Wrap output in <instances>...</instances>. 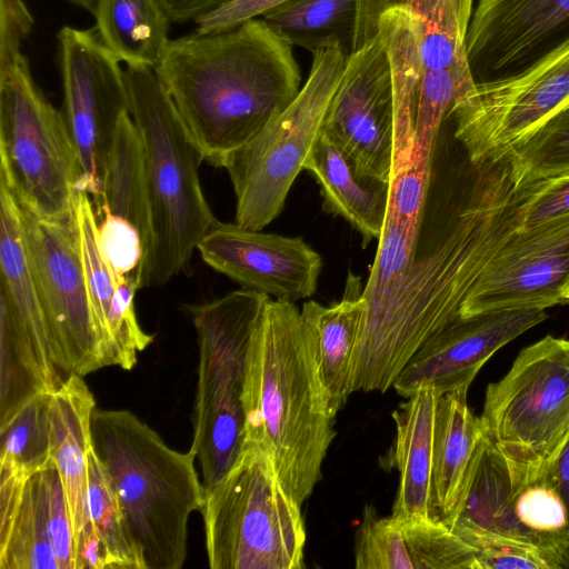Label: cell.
<instances>
[{
  "mask_svg": "<svg viewBox=\"0 0 569 569\" xmlns=\"http://www.w3.org/2000/svg\"><path fill=\"white\" fill-rule=\"evenodd\" d=\"M466 200L433 246L387 292L366 305L353 353L352 391L385 392L417 350L461 318L483 269L517 230L522 184L508 158L473 167Z\"/></svg>",
  "mask_w": 569,
  "mask_h": 569,
  "instance_id": "6da1fadb",
  "label": "cell"
},
{
  "mask_svg": "<svg viewBox=\"0 0 569 569\" xmlns=\"http://www.w3.org/2000/svg\"><path fill=\"white\" fill-rule=\"evenodd\" d=\"M154 71L213 167L254 139L302 87L293 44L262 18L171 39Z\"/></svg>",
  "mask_w": 569,
  "mask_h": 569,
  "instance_id": "7a4b0ae2",
  "label": "cell"
},
{
  "mask_svg": "<svg viewBox=\"0 0 569 569\" xmlns=\"http://www.w3.org/2000/svg\"><path fill=\"white\" fill-rule=\"evenodd\" d=\"M243 445L262 448L301 506L321 478L336 436L312 327L295 302L268 300L248 348Z\"/></svg>",
  "mask_w": 569,
  "mask_h": 569,
  "instance_id": "3957f363",
  "label": "cell"
},
{
  "mask_svg": "<svg viewBox=\"0 0 569 569\" xmlns=\"http://www.w3.org/2000/svg\"><path fill=\"white\" fill-rule=\"evenodd\" d=\"M91 436L140 568L180 569L188 520L200 510L204 491L194 452L170 448L128 410L96 407Z\"/></svg>",
  "mask_w": 569,
  "mask_h": 569,
  "instance_id": "277c9868",
  "label": "cell"
},
{
  "mask_svg": "<svg viewBox=\"0 0 569 569\" xmlns=\"http://www.w3.org/2000/svg\"><path fill=\"white\" fill-rule=\"evenodd\" d=\"M129 112L139 132L148 184L153 249L147 287L183 271L217 220L198 174L202 161L154 69H124Z\"/></svg>",
  "mask_w": 569,
  "mask_h": 569,
  "instance_id": "5b68a950",
  "label": "cell"
},
{
  "mask_svg": "<svg viewBox=\"0 0 569 569\" xmlns=\"http://www.w3.org/2000/svg\"><path fill=\"white\" fill-rule=\"evenodd\" d=\"M199 511L211 569L305 568L301 506L262 448L244 443L229 471L204 489Z\"/></svg>",
  "mask_w": 569,
  "mask_h": 569,
  "instance_id": "8992f818",
  "label": "cell"
},
{
  "mask_svg": "<svg viewBox=\"0 0 569 569\" xmlns=\"http://www.w3.org/2000/svg\"><path fill=\"white\" fill-rule=\"evenodd\" d=\"M378 34L391 70L395 177L412 164H432L440 126L475 80L465 42L411 8L383 11Z\"/></svg>",
  "mask_w": 569,
  "mask_h": 569,
  "instance_id": "52a82bcc",
  "label": "cell"
},
{
  "mask_svg": "<svg viewBox=\"0 0 569 569\" xmlns=\"http://www.w3.org/2000/svg\"><path fill=\"white\" fill-rule=\"evenodd\" d=\"M269 299L243 288L191 308L199 366L190 449L203 489L217 483L242 450L246 359Z\"/></svg>",
  "mask_w": 569,
  "mask_h": 569,
  "instance_id": "ba28073f",
  "label": "cell"
},
{
  "mask_svg": "<svg viewBox=\"0 0 569 569\" xmlns=\"http://www.w3.org/2000/svg\"><path fill=\"white\" fill-rule=\"evenodd\" d=\"M82 169L62 111L33 80L23 56L0 72V182L46 219L74 211Z\"/></svg>",
  "mask_w": 569,
  "mask_h": 569,
  "instance_id": "9c48e42d",
  "label": "cell"
},
{
  "mask_svg": "<svg viewBox=\"0 0 569 569\" xmlns=\"http://www.w3.org/2000/svg\"><path fill=\"white\" fill-rule=\"evenodd\" d=\"M479 418L516 486L540 478L569 435V340L546 336L523 348L487 387Z\"/></svg>",
  "mask_w": 569,
  "mask_h": 569,
  "instance_id": "30bf717a",
  "label": "cell"
},
{
  "mask_svg": "<svg viewBox=\"0 0 569 569\" xmlns=\"http://www.w3.org/2000/svg\"><path fill=\"white\" fill-rule=\"evenodd\" d=\"M339 46L312 52L307 81L295 100L254 139L231 153L224 168L236 194V223L260 231L282 211L313 144L347 62Z\"/></svg>",
  "mask_w": 569,
  "mask_h": 569,
  "instance_id": "8fae6325",
  "label": "cell"
},
{
  "mask_svg": "<svg viewBox=\"0 0 569 569\" xmlns=\"http://www.w3.org/2000/svg\"><path fill=\"white\" fill-rule=\"evenodd\" d=\"M18 206L53 363L66 377H83L111 366L90 298L74 211L68 218L46 219Z\"/></svg>",
  "mask_w": 569,
  "mask_h": 569,
  "instance_id": "7c38bea8",
  "label": "cell"
},
{
  "mask_svg": "<svg viewBox=\"0 0 569 569\" xmlns=\"http://www.w3.org/2000/svg\"><path fill=\"white\" fill-rule=\"evenodd\" d=\"M569 102V39L517 72L475 82L455 103L472 167L498 162Z\"/></svg>",
  "mask_w": 569,
  "mask_h": 569,
  "instance_id": "4fadbf2b",
  "label": "cell"
},
{
  "mask_svg": "<svg viewBox=\"0 0 569 569\" xmlns=\"http://www.w3.org/2000/svg\"><path fill=\"white\" fill-rule=\"evenodd\" d=\"M57 41L62 113L81 163L80 190L90 196L97 209L118 124L129 113L124 70L96 29L63 26Z\"/></svg>",
  "mask_w": 569,
  "mask_h": 569,
  "instance_id": "5bb4252c",
  "label": "cell"
},
{
  "mask_svg": "<svg viewBox=\"0 0 569 569\" xmlns=\"http://www.w3.org/2000/svg\"><path fill=\"white\" fill-rule=\"evenodd\" d=\"M322 132L351 160L359 178L390 183L395 164L393 91L379 34L348 56Z\"/></svg>",
  "mask_w": 569,
  "mask_h": 569,
  "instance_id": "9a60e30c",
  "label": "cell"
},
{
  "mask_svg": "<svg viewBox=\"0 0 569 569\" xmlns=\"http://www.w3.org/2000/svg\"><path fill=\"white\" fill-rule=\"evenodd\" d=\"M569 216L515 231L483 269L461 318L567 303Z\"/></svg>",
  "mask_w": 569,
  "mask_h": 569,
  "instance_id": "2e32d148",
  "label": "cell"
},
{
  "mask_svg": "<svg viewBox=\"0 0 569 569\" xmlns=\"http://www.w3.org/2000/svg\"><path fill=\"white\" fill-rule=\"evenodd\" d=\"M569 39V0H477L465 36L475 82L517 72Z\"/></svg>",
  "mask_w": 569,
  "mask_h": 569,
  "instance_id": "e0dca14e",
  "label": "cell"
},
{
  "mask_svg": "<svg viewBox=\"0 0 569 569\" xmlns=\"http://www.w3.org/2000/svg\"><path fill=\"white\" fill-rule=\"evenodd\" d=\"M547 317L545 309H508L459 318L423 342L392 388L403 398L423 388L440 395L469 389L495 352Z\"/></svg>",
  "mask_w": 569,
  "mask_h": 569,
  "instance_id": "ac0fdd59",
  "label": "cell"
},
{
  "mask_svg": "<svg viewBox=\"0 0 569 569\" xmlns=\"http://www.w3.org/2000/svg\"><path fill=\"white\" fill-rule=\"evenodd\" d=\"M202 260L244 289L295 302L311 297L322 259L302 238L216 220L200 240Z\"/></svg>",
  "mask_w": 569,
  "mask_h": 569,
  "instance_id": "d6986e66",
  "label": "cell"
},
{
  "mask_svg": "<svg viewBox=\"0 0 569 569\" xmlns=\"http://www.w3.org/2000/svg\"><path fill=\"white\" fill-rule=\"evenodd\" d=\"M74 218L90 298L111 366L130 370L137 363L138 353L153 339L141 329L136 316L138 290L120 281L102 258L96 209L90 196L81 190L76 198Z\"/></svg>",
  "mask_w": 569,
  "mask_h": 569,
  "instance_id": "ffe728a7",
  "label": "cell"
},
{
  "mask_svg": "<svg viewBox=\"0 0 569 569\" xmlns=\"http://www.w3.org/2000/svg\"><path fill=\"white\" fill-rule=\"evenodd\" d=\"M440 393L423 388L392 412L396 439L387 465L399 471L391 516L440 519L433 490V450Z\"/></svg>",
  "mask_w": 569,
  "mask_h": 569,
  "instance_id": "44dd1931",
  "label": "cell"
},
{
  "mask_svg": "<svg viewBox=\"0 0 569 569\" xmlns=\"http://www.w3.org/2000/svg\"><path fill=\"white\" fill-rule=\"evenodd\" d=\"M96 400L78 375L68 376L51 393L50 446L63 486L74 542L88 522V467Z\"/></svg>",
  "mask_w": 569,
  "mask_h": 569,
  "instance_id": "7402d4cb",
  "label": "cell"
},
{
  "mask_svg": "<svg viewBox=\"0 0 569 569\" xmlns=\"http://www.w3.org/2000/svg\"><path fill=\"white\" fill-rule=\"evenodd\" d=\"M46 469L0 472V569H60L48 531Z\"/></svg>",
  "mask_w": 569,
  "mask_h": 569,
  "instance_id": "603a6c76",
  "label": "cell"
},
{
  "mask_svg": "<svg viewBox=\"0 0 569 569\" xmlns=\"http://www.w3.org/2000/svg\"><path fill=\"white\" fill-rule=\"evenodd\" d=\"M305 169L320 186L326 212L347 220L361 234L363 247L379 240L387 217L389 184L359 178L351 160L323 132L307 157Z\"/></svg>",
  "mask_w": 569,
  "mask_h": 569,
  "instance_id": "cb8c5ba5",
  "label": "cell"
},
{
  "mask_svg": "<svg viewBox=\"0 0 569 569\" xmlns=\"http://www.w3.org/2000/svg\"><path fill=\"white\" fill-rule=\"evenodd\" d=\"M468 389L440 396L433 450V490L439 518L449 527L461 507L483 438L480 418L467 402Z\"/></svg>",
  "mask_w": 569,
  "mask_h": 569,
  "instance_id": "d4e9b609",
  "label": "cell"
},
{
  "mask_svg": "<svg viewBox=\"0 0 569 569\" xmlns=\"http://www.w3.org/2000/svg\"><path fill=\"white\" fill-rule=\"evenodd\" d=\"M362 291L359 277L349 272L339 302L322 306L310 300L301 309L317 336L320 377L335 418L352 393L353 353L366 308Z\"/></svg>",
  "mask_w": 569,
  "mask_h": 569,
  "instance_id": "484cf974",
  "label": "cell"
},
{
  "mask_svg": "<svg viewBox=\"0 0 569 569\" xmlns=\"http://www.w3.org/2000/svg\"><path fill=\"white\" fill-rule=\"evenodd\" d=\"M93 17L100 40L120 62L156 69L171 40L160 0H99Z\"/></svg>",
  "mask_w": 569,
  "mask_h": 569,
  "instance_id": "4316f807",
  "label": "cell"
},
{
  "mask_svg": "<svg viewBox=\"0 0 569 569\" xmlns=\"http://www.w3.org/2000/svg\"><path fill=\"white\" fill-rule=\"evenodd\" d=\"M515 493L506 458L483 433L461 507L449 528L481 529L537 545L516 518Z\"/></svg>",
  "mask_w": 569,
  "mask_h": 569,
  "instance_id": "83f0119b",
  "label": "cell"
},
{
  "mask_svg": "<svg viewBox=\"0 0 569 569\" xmlns=\"http://www.w3.org/2000/svg\"><path fill=\"white\" fill-rule=\"evenodd\" d=\"M96 213L98 218L103 213L121 218L140 232L149 248L150 269L153 236L148 184L141 140L130 112L118 124Z\"/></svg>",
  "mask_w": 569,
  "mask_h": 569,
  "instance_id": "f1b7e54d",
  "label": "cell"
},
{
  "mask_svg": "<svg viewBox=\"0 0 569 569\" xmlns=\"http://www.w3.org/2000/svg\"><path fill=\"white\" fill-rule=\"evenodd\" d=\"M358 0H288L261 18L291 44L315 52L339 46L352 51Z\"/></svg>",
  "mask_w": 569,
  "mask_h": 569,
  "instance_id": "f546056e",
  "label": "cell"
},
{
  "mask_svg": "<svg viewBox=\"0 0 569 569\" xmlns=\"http://www.w3.org/2000/svg\"><path fill=\"white\" fill-rule=\"evenodd\" d=\"M51 393L34 397L0 427V472L29 477L52 465L49 406Z\"/></svg>",
  "mask_w": 569,
  "mask_h": 569,
  "instance_id": "4dcf8cb0",
  "label": "cell"
},
{
  "mask_svg": "<svg viewBox=\"0 0 569 569\" xmlns=\"http://www.w3.org/2000/svg\"><path fill=\"white\" fill-rule=\"evenodd\" d=\"M516 183H529L569 173V102L509 153Z\"/></svg>",
  "mask_w": 569,
  "mask_h": 569,
  "instance_id": "1f68e13d",
  "label": "cell"
},
{
  "mask_svg": "<svg viewBox=\"0 0 569 569\" xmlns=\"http://www.w3.org/2000/svg\"><path fill=\"white\" fill-rule=\"evenodd\" d=\"M87 507L88 520L102 540L112 569H141L116 496L92 448L89 453Z\"/></svg>",
  "mask_w": 569,
  "mask_h": 569,
  "instance_id": "d6a6232c",
  "label": "cell"
},
{
  "mask_svg": "<svg viewBox=\"0 0 569 569\" xmlns=\"http://www.w3.org/2000/svg\"><path fill=\"white\" fill-rule=\"evenodd\" d=\"M399 521L413 569H480L475 548L441 519Z\"/></svg>",
  "mask_w": 569,
  "mask_h": 569,
  "instance_id": "836d02e7",
  "label": "cell"
},
{
  "mask_svg": "<svg viewBox=\"0 0 569 569\" xmlns=\"http://www.w3.org/2000/svg\"><path fill=\"white\" fill-rule=\"evenodd\" d=\"M398 6L413 9L465 42L473 0H358L357 26L351 53L377 37L381 13Z\"/></svg>",
  "mask_w": 569,
  "mask_h": 569,
  "instance_id": "e575fe53",
  "label": "cell"
},
{
  "mask_svg": "<svg viewBox=\"0 0 569 569\" xmlns=\"http://www.w3.org/2000/svg\"><path fill=\"white\" fill-rule=\"evenodd\" d=\"M452 531L475 548L480 569L566 568L562 557L527 541L475 528Z\"/></svg>",
  "mask_w": 569,
  "mask_h": 569,
  "instance_id": "d590c367",
  "label": "cell"
},
{
  "mask_svg": "<svg viewBox=\"0 0 569 569\" xmlns=\"http://www.w3.org/2000/svg\"><path fill=\"white\" fill-rule=\"evenodd\" d=\"M357 569H413L400 521L392 516L380 518L367 506L357 532Z\"/></svg>",
  "mask_w": 569,
  "mask_h": 569,
  "instance_id": "8d00e7d4",
  "label": "cell"
},
{
  "mask_svg": "<svg viewBox=\"0 0 569 569\" xmlns=\"http://www.w3.org/2000/svg\"><path fill=\"white\" fill-rule=\"evenodd\" d=\"M432 164H412L389 183V213L418 242Z\"/></svg>",
  "mask_w": 569,
  "mask_h": 569,
  "instance_id": "74e56055",
  "label": "cell"
},
{
  "mask_svg": "<svg viewBox=\"0 0 569 569\" xmlns=\"http://www.w3.org/2000/svg\"><path fill=\"white\" fill-rule=\"evenodd\" d=\"M521 184L520 230L569 216V173Z\"/></svg>",
  "mask_w": 569,
  "mask_h": 569,
  "instance_id": "f35d334b",
  "label": "cell"
},
{
  "mask_svg": "<svg viewBox=\"0 0 569 569\" xmlns=\"http://www.w3.org/2000/svg\"><path fill=\"white\" fill-rule=\"evenodd\" d=\"M47 516L51 547L60 569H76L74 538L63 486L56 465L46 469Z\"/></svg>",
  "mask_w": 569,
  "mask_h": 569,
  "instance_id": "ab89813d",
  "label": "cell"
},
{
  "mask_svg": "<svg viewBox=\"0 0 569 569\" xmlns=\"http://www.w3.org/2000/svg\"><path fill=\"white\" fill-rule=\"evenodd\" d=\"M33 24L34 19L24 0H0V72L24 56L21 47Z\"/></svg>",
  "mask_w": 569,
  "mask_h": 569,
  "instance_id": "60d3db41",
  "label": "cell"
},
{
  "mask_svg": "<svg viewBox=\"0 0 569 569\" xmlns=\"http://www.w3.org/2000/svg\"><path fill=\"white\" fill-rule=\"evenodd\" d=\"M288 0H230L199 17L196 32L212 33L237 28L247 21L261 18Z\"/></svg>",
  "mask_w": 569,
  "mask_h": 569,
  "instance_id": "b9f144b4",
  "label": "cell"
},
{
  "mask_svg": "<svg viewBox=\"0 0 569 569\" xmlns=\"http://www.w3.org/2000/svg\"><path fill=\"white\" fill-rule=\"evenodd\" d=\"M230 0H160L171 23L196 21Z\"/></svg>",
  "mask_w": 569,
  "mask_h": 569,
  "instance_id": "7bdbcfd3",
  "label": "cell"
},
{
  "mask_svg": "<svg viewBox=\"0 0 569 569\" xmlns=\"http://www.w3.org/2000/svg\"><path fill=\"white\" fill-rule=\"evenodd\" d=\"M542 476L559 491L569 513V435Z\"/></svg>",
  "mask_w": 569,
  "mask_h": 569,
  "instance_id": "ee69618b",
  "label": "cell"
},
{
  "mask_svg": "<svg viewBox=\"0 0 569 569\" xmlns=\"http://www.w3.org/2000/svg\"><path fill=\"white\" fill-rule=\"evenodd\" d=\"M69 2L76 4L77 7L90 12L92 16L94 14L99 0H68Z\"/></svg>",
  "mask_w": 569,
  "mask_h": 569,
  "instance_id": "f6af8a7d",
  "label": "cell"
},
{
  "mask_svg": "<svg viewBox=\"0 0 569 569\" xmlns=\"http://www.w3.org/2000/svg\"><path fill=\"white\" fill-rule=\"evenodd\" d=\"M563 297L568 303L569 302V283L567 284V287L563 290Z\"/></svg>",
  "mask_w": 569,
  "mask_h": 569,
  "instance_id": "bcb514c9",
  "label": "cell"
}]
</instances>
